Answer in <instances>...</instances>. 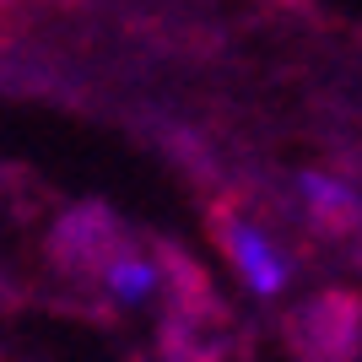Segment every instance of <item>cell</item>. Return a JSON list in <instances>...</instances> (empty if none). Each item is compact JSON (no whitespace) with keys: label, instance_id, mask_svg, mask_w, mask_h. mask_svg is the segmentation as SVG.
Listing matches in <instances>:
<instances>
[{"label":"cell","instance_id":"6","mask_svg":"<svg viewBox=\"0 0 362 362\" xmlns=\"http://www.w3.org/2000/svg\"><path fill=\"white\" fill-rule=\"evenodd\" d=\"M98 287H103V298L114 303V308H146L151 298H163V271H157V255H151L146 233H136L119 255L108 259V271H103Z\"/></svg>","mask_w":362,"mask_h":362},{"label":"cell","instance_id":"2","mask_svg":"<svg viewBox=\"0 0 362 362\" xmlns=\"http://www.w3.org/2000/svg\"><path fill=\"white\" fill-rule=\"evenodd\" d=\"M130 238H136V233L119 222L114 206H103V200H76V206H65V211L49 222L44 265L60 276V281H71V287H98L103 271H108V259L119 255Z\"/></svg>","mask_w":362,"mask_h":362},{"label":"cell","instance_id":"4","mask_svg":"<svg viewBox=\"0 0 362 362\" xmlns=\"http://www.w3.org/2000/svg\"><path fill=\"white\" fill-rule=\"evenodd\" d=\"M238 319L227 303L206 308H163L157 319V362H233Z\"/></svg>","mask_w":362,"mask_h":362},{"label":"cell","instance_id":"1","mask_svg":"<svg viewBox=\"0 0 362 362\" xmlns=\"http://www.w3.org/2000/svg\"><path fill=\"white\" fill-rule=\"evenodd\" d=\"M206 233H211L222 259L238 271V281L255 292V298H281V292L292 287L298 265H303L287 243L249 211V200H243L233 184H227L222 195H211V206H206Z\"/></svg>","mask_w":362,"mask_h":362},{"label":"cell","instance_id":"3","mask_svg":"<svg viewBox=\"0 0 362 362\" xmlns=\"http://www.w3.org/2000/svg\"><path fill=\"white\" fill-rule=\"evenodd\" d=\"M281 341L298 362H362V292L325 287L281 314Z\"/></svg>","mask_w":362,"mask_h":362},{"label":"cell","instance_id":"5","mask_svg":"<svg viewBox=\"0 0 362 362\" xmlns=\"http://www.w3.org/2000/svg\"><path fill=\"white\" fill-rule=\"evenodd\" d=\"M292 189H298L303 211H308V222L325 243H351L362 233V189L351 179L325 173V168H303Z\"/></svg>","mask_w":362,"mask_h":362}]
</instances>
